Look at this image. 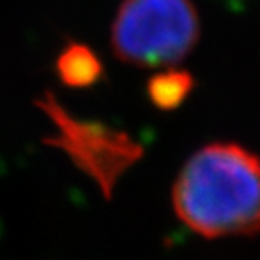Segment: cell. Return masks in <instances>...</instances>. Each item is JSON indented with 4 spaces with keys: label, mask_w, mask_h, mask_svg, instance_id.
I'll use <instances>...</instances> for the list:
<instances>
[{
    "label": "cell",
    "mask_w": 260,
    "mask_h": 260,
    "mask_svg": "<svg viewBox=\"0 0 260 260\" xmlns=\"http://www.w3.org/2000/svg\"><path fill=\"white\" fill-rule=\"evenodd\" d=\"M172 204L206 239L260 235V155L232 141L203 146L179 172Z\"/></svg>",
    "instance_id": "obj_1"
},
{
    "label": "cell",
    "mask_w": 260,
    "mask_h": 260,
    "mask_svg": "<svg viewBox=\"0 0 260 260\" xmlns=\"http://www.w3.org/2000/svg\"><path fill=\"white\" fill-rule=\"evenodd\" d=\"M56 73L63 85L73 89H87L102 80L103 65L89 45L71 42L58 54Z\"/></svg>",
    "instance_id": "obj_4"
},
{
    "label": "cell",
    "mask_w": 260,
    "mask_h": 260,
    "mask_svg": "<svg viewBox=\"0 0 260 260\" xmlns=\"http://www.w3.org/2000/svg\"><path fill=\"white\" fill-rule=\"evenodd\" d=\"M40 107L56 130L47 143L65 152L67 157L110 197V191L123 174L141 159L143 148L139 143L121 130L73 118L51 94H45Z\"/></svg>",
    "instance_id": "obj_3"
},
{
    "label": "cell",
    "mask_w": 260,
    "mask_h": 260,
    "mask_svg": "<svg viewBox=\"0 0 260 260\" xmlns=\"http://www.w3.org/2000/svg\"><path fill=\"white\" fill-rule=\"evenodd\" d=\"M193 76L177 67H165L146 83V94L157 109L174 110L183 105L193 90Z\"/></svg>",
    "instance_id": "obj_5"
},
{
    "label": "cell",
    "mask_w": 260,
    "mask_h": 260,
    "mask_svg": "<svg viewBox=\"0 0 260 260\" xmlns=\"http://www.w3.org/2000/svg\"><path fill=\"white\" fill-rule=\"evenodd\" d=\"M199 13L191 0H123L110 45L136 67H175L199 42Z\"/></svg>",
    "instance_id": "obj_2"
}]
</instances>
